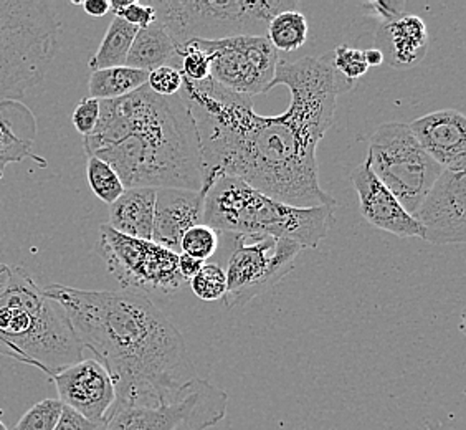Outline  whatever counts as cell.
Returning <instances> with one entry per match:
<instances>
[{
	"instance_id": "cell-1",
	"label": "cell",
	"mask_w": 466,
	"mask_h": 430,
	"mask_svg": "<svg viewBox=\"0 0 466 430\" xmlns=\"http://www.w3.org/2000/svg\"><path fill=\"white\" fill-rule=\"evenodd\" d=\"M332 54L279 60L269 90L285 85L289 105L279 117H263L250 97L227 90L208 78L182 81L180 98L198 126L204 186L237 178L261 194L289 206L336 207L319 184L318 144L334 125L341 95L331 67Z\"/></svg>"
},
{
	"instance_id": "cell-2",
	"label": "cell",
	"mask_w": 466,
	"mask_h": 430,
	"mask_svg": "<svg viewBox=\"0 0 466 430\" xmlns=\"http://www.w3.org/2000/svg\"><path fill=\"white\" fill-rule=\"evenodd\" d=\"M44 292L65 310L83 348L108 371L115 405L167 401L196 377L179 328L143 293L66 285Z\"/></svg>"
},
{
	"instance_id": "cell-3",
	"label": "cell",
	"mask_w": 466,
	"mask_h": 430,
	"mask_svg": "<svg viewBox=\"0 0 466 430\" xmlns=\"http://www.w3.org/2000/svg\"><path fill=\"white\" fill-rule=\"evenodd\" d=\"M85 153L116 170L125 189L202 190L198 126L180 95L161 97L147 85L125 98L99 101V121L83 138Z\"/></svg>"
},
{
	"instance_id": "cell-4",
	"label": "cell",
	"mask_w": 466,
	"mask_h": 430,
	"mask_svg": "<svg viewBox=\"0 0 466 430\" xmlns=\"http://www.w3.org/2000/svg\"><path fill=\"white\" fill-rule=\"evenodd\" d=\"M83 351L62 306L25 270L12 267L0 293V354L54 376L81 361Z\"/></svg>"
},
{
	"instance_id": "cell-5",
	"label": "cell",
	"mask_w": 466,
	"mask_h": 430,
	"mask_svg": "<svg viewBox=\"0 0 466 430\" xmlns=\"http://www.w3.org/2000/svg\"><path fill=\"white\" fill-rule=\"evenodd\" d=\"M334 209L289 206L237 178H220L206 192L202 224L220 233L285 239L314 249L331 230Z\"/></svg>"
},
{
	"instance_id": "cell-6",
	"label": "cell",
	"mask_w": 466,
	"mask_h": 430,
	"mask_svg": "<svg viewBox=\"0 0 466 430\" xmlns=\"http://www.w3.org/2000/svg\"><path fill=\"white\" fill-rule=\"evenodd\" d=\"M60 20L44 0H0V101H22L50 72Z\"/></svg>"
},
{
	"instance_id": "cell-7",
	"label": "cell",
	"mask_w": 466,
	"mask_h": 430,
	"mask_svg": "<svg viewBox=\"0 0 466 430\" xmlns=\"http://www.w3.org/2000/svg\"><path fill=\"white\" fill-rule=\"evenodd\" d=\"M156 20L176 46L188 40H222L230 36H267L269 20L296 10L295 0H159L151 4Z\"/></svg>"
},
{
	"instance_id": "cell-8",
	"label": "cell",
	"mask_w": 466,
	"mask_h": 430,
	"mask_svg": "<svg viewBox=\"0 0 466 430\" xmlns=\"http://www.w3.org/2000/svg\"><path fill=\"white\" fill-rule=\"evenodd\" d=\"M366 158L377 179L410 215L445 170L425 153L407 123L379 126L369 138Z\"/></svg>"
},
{
	"instance_id": "cell-9",
	"label": "cell",
	"mask_w": 466,
	"mask_h": 430,
	"mask_svg": "<svg viewBox=\"0 0 466 430\" xmlns=\"http://www.w3.org/2000/svg\"><path fill=\"white\" fill-rule=\"evenodd\" d=\"M227 409L224 389L196 376L167 401L115 405L99 430H208L224 421Z\"/></svg>"
},
{
	"instance_id": "cell-10",
	"label": "cell",
	"mask_w": 466,
	"mask_h": 430,
	"mask_svg": "<svg viewBox=\"0 0 466 430\" xmlns=\"http://www.w3.org/2000/svg\"><path fill=\"white\" fill-rule=\"evenodd\" d=\"M95 251L123 292L171 295L186 283L180 277L179 253L151 241L123 235L108 224L99 227Z\"/></svg>"
},
{
	"instance_id": "cell-11",
	"label": "cell",
	"mask_w": 466,
	"mask_h": 430,
	"mask_svg": "<svg viewBox=\"0 0 466 430\" xmlns=\"http://www.w3.org/2000/svg\"><path fill=\"white\" fill-rule=\"evenodd\" d=\"M230 243L227 261V293L224 303L228 310L243 308L253 298L267 293L295 269L301 245L273 237H250L224 233Z\"/></svg>"
},
{
	"instance_id": "cell-12",
	"label": "cell",
	"mask_w": 466,
	"mask_h": 430,
	"mask_svg": "<svg viewBox=\"0 0 466 430\" xmlns=\"http://www.w3.org/2000/svg\"><path fill=\"white\" fill-rule=\"evenodd\" d=\"M192 42L210 56V78L220 87L250 98L268 93L281 58L267 36H242Z\"/></svg>"
},
{
	"instance_id": "cell-13",
	"label": "cell",
	"mask_w": 466,
	"mask_h": 430,
	"mask_svg": "<svg viewBox=\"0 0 466 430\" xmlns=\"http://www.w3.org/2000/svg\"><path fill=\"white\" fill-rule=\"evenodd\" d=\"M421 239L433 245L465 243L466 172L443 170L413 214Z\"/></svg>"
},
{
	"instance_id": "cell-14",
	"label": "cell",
	"mask_w": 466,
	"mask_h": 430,
	"mask_svg": "<svg viewBox=\"0 0 466 430\" xmlns=\"http://www.w3.org/2000/svg\"><path fill=\"white\" fill-rule=\"evenodd\" d=\"M58 401L81 417L103 425L116 403V389L98 359H81L54 376Z\"/></svg>"
},
{
	"instance_id": "cell-15",
	"label": "cell",
	"mask_w": 466,
	"mask_h": 430,
	"mask_svg": "<svg viewBox=\"0 0 466 430\" xmlns=\"http://www.w3.org/2000/svg\"><path fill=\"white\" fill-rule=\"evenodd\" d=\"M350 182L358 192L360 215L369 224L400 239H421L420 225L394 194L377 179L368 158L350 172Z\"/></svg>"
},
{
	"instance_id": "cell-16",
	"label": "cell",
	"mask_w": 466,
	"mask_h": 430,
	"mask_svg": "<svg viewBox=\"0 0 466 430\" xmlns=\"http://www.w3.org/2000/svg\"><path fill=\"white\" fill-rule=\"evenodd\" d=\"M425 153L445 170H465L466 118L458 109H440L407 123Z\"/></svg>"
},
{
	"instance_id": "cell-17",
	"label": "cell",
	"mask_w": 466,
	"mask_h": 430,
	"mask_svg": "<svg viewBox=\"0 0 466 430\" xmlns=\"http://www.w3.org/2000/svg\"><path fill=\"white\" fill-rule=\"evenodd\" d=\"M204 200L206 190L156 189L151 242L179 253L182 235L204 222Z\"/></svg>"
},
{
	"instance_id": "cell-18",
	"label": "cell",
	"mask_w": 466,
	"mask_h": 430,
	"mask_svg": "<svg viewBox=\"0 0 466 430\" xmlns=\"http://www.w3.org/2000/svg\"><path fill=\"white\" fill-rule=\"evenodd\" d=\"M376 46L390 68H413L427 55L429 30L423 18L404 14L390 24H380L376 32Z\"/></svg>"
},
{
	"instance_id": "cell-19",
	"label": "cell",
	"mask_w": 466,
	"mask_h": 430,
	"mask_svg": "<svg viewBox=\"0 0 466 430\" xmlns=\"http://www.w3.org/2000/svg\"><path fill=\"white\" fill-rule=\"evenodd\" d=\"M36 119L32 109L15 99L0 101V161L20 162L27 158L40 162L44 168L46 162L32 153L35 143Z\"/></svg>"
},
{
	"instance_id": "cell-20",
	"label": "cell",
	"mask_w": 466,
	"mask_h": 430,
	"mask_svg": "<svg viewBox=\"0 0 466 430\" xmlns=\"http://www.w3.org/2000/svg\"><path fill=\"white\" fill-rule=\"evenodd\" d=\"M156 189H126L123 196L109 206L108 225L116 232L151 241L153 237Z\"/></svg>"
},
{
	"instance_id": "cell-21",
	"label": "cell",
	"mask_w": 466,
	"mask_h": 430,
	"mask_svg": "<svg viewBox=\"0 0 466 430\" xmlns=\"http://www.w3.org/2000/svg\"><path fill=\"white\" fill-rule=\"evenodd\" d=\"M176 56V44L166 28L156 20L149 27L139 28L136 34L131 50L126 58V67L141 72H153L164 67Z\"/></svg>"
},
{
	"instance_id": "cell-22",
	"label": "cell",
	"mask_w": 466,
	"mask_h": 430,
	"mask_svg": "<svg viewBox=\"0 0 466 430\" xmlns=\"http://www.w3.org/2000/svg\"><path fill=\"white\" fill-rule=\"evenodd\" d=\"M149 73L136 70L131 67H113L91 72L88 81L90 98L98 101L125 98L127 95L147 85Z\"/></svg>"
},
{
	"instance_id": "cell-23",
	"label": "cell",
	"mask_w": 466,
	"mask_h": 430,
	"mask_svg": "<svg viewBox=\"0 0 466 430\" xmlns=\"http://www.w3.org/2000/svg\"><path fill=\"white\" fill-rule=\"evenodd\" d=\"M137 30L139 28L129 26L123 18H113L96 54L93 55L88 62L91 72L113 67H125L126 58L131 50Z\"/></svg>"
},
{
	"instance_id": "cell-24",
	"label": "cell",
	"mask_w": 466,
	"mask_h": 430,
	"mask_svg": "<svg viewBox=\"0 0 466 430\" xmlns=\"http://www.w3.org/2000/svg\"><path fill=\"white\" fill-rule=\"evenodd\" d=\"M308 20L299 10L279 12L269 20L267 38L277 52L291 54L305 46L308 40Z\"/></svg>"
},
{
	"instance_id": "cell-25",
	"label": "cell",
	"mask_w": 466,
	"mask_h": 430,
	"mask_svg": "<svg viewBox=\"0 0 466 430\" xmlns=\"http://www.w3.org/2000/svg\"><path fill=\"white\" fill-rule=\"evenodd\" d=\"M86 178L93 194L108 206L115 204L126 190L116 170L95 156H90L86 162Z\"/></svg>"
},
{
	"instance_id": "cell-26",
	"label": "cell",
	"mask_w": 466,
	"mask_h": 430,
	"mask_svg": "<svg viewBox=\"0 0 466 430\" xmlns=\"http://www.w3.org/2000/svg\"><path fill=\"white\" fill-rule=\"evenodd\" d=\"M331 54V67L339 90L341 93L350 91L356 85V81L368 73L369 67L364 60V50L339 46Z\"/></svg>"
},
{
	"instance_id": "cell-27",
	"label": "cell",
	"mask_w": 466,
	"mask_h": 430,
	"mask_svg": "<svg viewBox=\"0 0 466 430\" xmlns=\"http://www.w3.org/2000/svg\"><path fill=\"white\" fill-rule=\"evenodd\" d=\"M188 283H190L192 293L202 302L224 300L227 293L225 269L218 261H206L198 275Z\"/></svg>"
},
{
	"instance_id": "cell-28",
	"label": "cell",
	"mask_w": 466,
	"mask_h": 430,
	"mask_svg": "<svg viewBox=\"0 0 466 430\" xmlns=\"http://www.w3.org/2000/svg\"><path fill=\"white\" fill-rule=\"evenodd\" d=\"M220 233L204 224L190 227L180 239V251L188 257L207 261L218 251Z\"/></svg>"
},
{
	"instance_id": "cell-29",
	"label": "cell",
	"mask_w": 466,
	"mask_h": 430,
	"mask_svg": "<svg viewBox=\"0 0 466 430\" xmlns=\"http://www.w3.org/2000/svg\"><path fill=\"white\" fill-rule=\"evenodd\" d=\"M63 407L58 399H44L22 415L14 430H55L62 417Z\"/></svg>"
},
{
	"instance_id": "cell-30",
	"label": "cell",
	"mask_w": 466,
	"mask_h": 430,
	"mask_svg": "<svg viewBox=\"0 0 466 430\" xmlns=\"http://www.w3.org/2000/svg\"><path fill=\"white\" fill-rule=\"evenodd\" d=\"M176 56L182 58L180 73L184 80L200 83L210 78V70H212L210 56L204 50H200L192 40L176 46Z\"/></svg>"
},
{
	"instance_id": "cell-31",
	"label": "cell",
	"mask_w": 466,
	"mask_h": 430,
	"mask_svg": "<svg viewBox=\"0 0 466 430\" xmlns=\"http://www.w3.org/2000/svg\"><path fill=\"white\" fill-rule=\"evenodd\" d=\"M109 9L115 17L123 18L129 26L136 28H146L156 22V10L151 4L144 5L136 0H111Z\"/></svg>"
},
{
	"instance_id": "cell-32",
	"label": "cell",
	"mask_w": 466,
	"mask_h": 430,
	"mask_svg": "<svg viewBox=\"0 0 466 430\" xmlns=\"http://www.w3.org/2000/svg\"><path fill=\"white\" fill-rule=\"evenodd\" d=\"M182 81H184V77L180 70L171 65H164V67H159L153 72H149L147 87L161 97H174V95H179Z\"/></svg>"
},
{
	"instance_id": "cell-33",
	"label": "cell",
	"mask_w": 466,
	"mask_h": 430,
	"mask_svg": "<svg viewBox=\"0 0 466 430\" xmlns=\"http://www.w3.org/2000/svg\"><path fill=\"white\" fill-rule=\"evenodd\" d=\"M73 126L75 129L80 133L83 138L90 136L99 121V101L98 99L81 98L78 105L75 107L72 117Z\"/></svg>"
},
{
	"instance_id": "cell-34",
	"label": "cell",
	"mask_w": 466,
	"mask_h": 430,
	"mask_svg": "<svg viewBox=\"0 0 466 430\" xmlns=\"http://www.w3.org/2000/svg\"><path fill=\"white\" fill-rule=\"evenodd\" d=\"M407 7L405 0H372L368 4H362V9L369 10L372 15H376L380 24H390L397 18L402 17Z\"/></svg>"
},
{
	"instance_id": "cell-35",
	"label": "cell",
	"mask_w": 466,
	"mask_h": 430,
	"mask_svg": "<svg viewBox=\"0 0 466 430\" xmlns=\"http://www.w3.org/2000/svg\"><path fill=\"white\" fill-rule=\"evenodd\" d=\"M99 424L86 421L85 417H81L80 414L75 413L68 407H63L62 417L56 424L55 430H99Z\"/></svg>"
},
{
	"instance_id": "cell-36",
	"label": "cell",
	"mask_w": 466,
	"mask_h": 430,
	"mask_svg": "<svg viewBox=\"0 0 466 430\" xmlns=\"http://www.w3.org/2000/svg\"><path fill=\"white\" fill-rule=\"evenodd\" d=\"M206 261H198L194 257H188L186 253H179V271L180 277L184 278L186 282H190L192 278L198 275L200 269L204 267Z\"/></svg>"
},
{
	"instance_id": "cell-37",
	"label": "cell",
	"mask_w": 466,
	"mask_h": 430,
	"mask_svg": "<svg viewBox=\"0 0 466 430\" xmlns=\"http://www.w3.org/2000/svg\"><path fill=\"white\" fill-rule=\"evenodd\" d=\"M81 7L91 17H105L109 10H111L109 9L108 0H85L81 4Z\"/></svg>"
},
{
	"instance_id": "cell-38",
	"label": "cell",
	"mask_w": 466,
	"mask_h": 430,
	"mask_svg": "<svg viewBox=\"0 0 466 430\" xmlns=\"http://www.w3.org/2000/svg\"><path fill=\"white\" fill-rule=\"evenodd\" d=\"M364 60L368 63L369 68L380 67L384 63V55L379 48H368V50H364Z\"/></svg>"
},
{
	"instance_id": "cell-39",
	"label": "cell",
	"mask_w": 466,
	"mask_h": 430,
	"mask_svg": "<svg viewBox=\"0 0 466 430\" xmlns=\"http://www.w3.org/2000/svg\"><path fill=\"white\" fill-rule=\"evenodd\" d=\"M10 275H12V267L5 265V263H0V293L7 287Z\"/></svg>"
},
{
	"instance_id": "cell-40",
	"label": "cell",
	"mask_w": 466,
	"mask_h": 430,
	"mask_svg": "<svg viewBox=\"0 0 466 430\" xmlns=\"http://www.w3.org/2000/svg\"><path fill=\"white\" fill-rule=\"evenodd\" d=\"M5 168H7V164H5V162L0 161V179L4 178V172H5Z\"/></svg>"
},
{
	"instance_id": "cell-41",
	"label": "cell",
	"mask_w": 466,
	"mask_h": 430,
	"mask_svg": "<svg viewBox=\"0 0 466 430\" xmlns=\"http://www.w3.org/2000/svg\"><path fill=\"white\" fill-rule=\"evenodd\" d=\"M0 430H9L7 427H5V424H4L2 421H0Z\"/></svg>"
}]
</instances>
